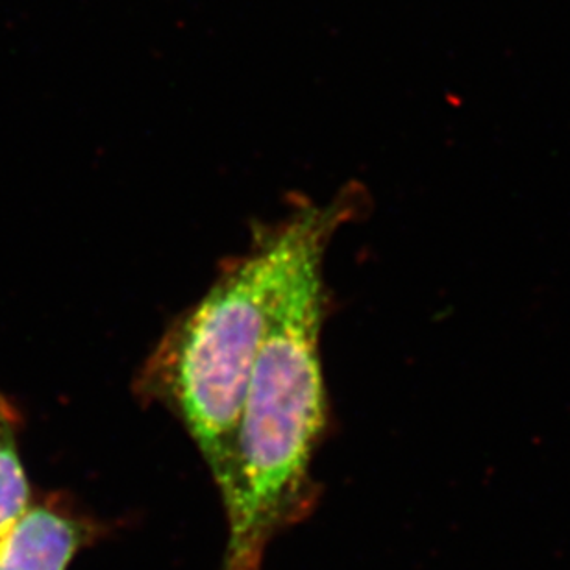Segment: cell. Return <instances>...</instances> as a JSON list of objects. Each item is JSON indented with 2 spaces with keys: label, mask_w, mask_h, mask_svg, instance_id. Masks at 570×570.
<instances>
[{
  "label": "cell",
  "mask_w": 570,
  "mask_h": 570,
  "mask_svg": "<svg viewBox=\"0 0 570 570\" xmlns=\"http://www.w3.org/2000/svg\"><path fill=\"white\" fill-rule=\"evenodd\" d=\"M357 195L291 215L289 248L248 382L226 500L225 570H259L278 528L301 515L309 465L328 419L321 363L323 259Z\"/></svg>",
  "instance_id": "6da1fadb"
},
{
  "label": "cell",
  "mask_w": 570,
  "mask_h": 570,
  "mask_svg": "<svg viewBox=\"0 0 570 570\" xmlns=\"http://www.w3.org/2000/svg\"><path fill=\"white\" fill-rule=\"evenodd\" d=\"M289 239V219L262 232L165 332L139 374V393L170 407L191 433L225 502L236 485L243 407Z\"/></svg>",
  "instance_id": "7a4b0ae2"
},
{
  "label": "cell",
  "mask_w": 570,
  "mask_h": 570,
  "mask_svg": "<svg viewBox=\"0 0 570 570\" xmlns=\"http://www.w3.org/2000/svg\"><path fill=\"white\" fill-rule=\"evenodd\" d=\"M99 535L95 522L56 505H30L0 535V570H67Z\"/></svg>",
  "instance_id": "3957f363"
},
{
  "label": "cell",
  "mask_w": 570,
  "mask_h": 570,
  "mask_svg": "<svg viewBox=\"0 0 570 570\" xmlns=\"http://www.w3.org/2000/svg\"><path fill=\"white\" fill-rule=\"evenodd\" d=\"M17 439L19 413L0 393V535L8 532L32 505Z\"/></svg>",
  "instance_id": "277c9868"
}]
</instances>
